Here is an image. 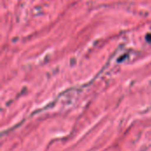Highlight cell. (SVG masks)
I'll list each match as a JSON object with an SVG mask.
<instances>
[{
	"instance_id": "cell-1",
	"label": "cell",
	"mask_w": 151,
	"mask_h": 151,
	"mask_svg": "<svg viewBox=\"0 0 151 151\" xmlns=\"http://www.w3.org/2000/svg\"><path fill=\"white\" fill-rule=\"evenodd\" d=\"M146 40H147L149 42H151V34L147 35V36H146Z\"/></svg>"
}]
</instances>
